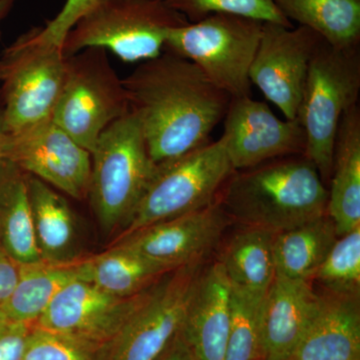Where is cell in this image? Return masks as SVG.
<instances>
[{"label": "cell", "instance_id": "cell-27", "mask_svg": "<svg viewBox=\"0 0 360 360\" xmlns=\"http://www.w3.org/2000/svg\"><path fill=\"white\" fill-rule=\"evenodd\" d=\"M264 295L231 284V326L224 360H264L262 310Z\"/></svg>", "mask_w": 360, "mask_h": 360}, {"label": "cell", "instance_id": "cell-4", "mask_svg": "<svg viewBox=\"0 0 360 360\" xmlns=\"http://www.w3.org/2000/svg\"><path fill=\"white\" fill-rule=\"evenodd\" d=\"M360 47L340 49L323 41L310 61L296 120L304 129V155L328 186L343 115L359 104Z\"/></svg>", "mask_w": 360, "mask_h": 360}, {"label": "cell", "instance_id": "cell-23", "mask_svg": "<svg viewBox=\"0 0 360 360\" xmlns=\"http://www.w3.org/2000/svg\"><path fill=\"white\" fill-rule=\"evenodd\" d=\"M338 238L335 224L328 213L274 234L276 276L312 283Z\"/></svg>", "mask_w": 360, "mask_h": 360}, {"label": "cell", "instance_id": "cell-14", "mask_svg": "<svg viewBox=\"0 0 360 360\" xmlns=\"http://www.w3.org/2000/svg\"><path fill=\"white\" fill-rule=\"evenodd\" d=\"M153 288L120 297L75 278L59 291L34 326L110 347Z\"/></svg>", "mask_w": 360, "mask_h": 360}, {"label": "cell", "instance_id": "cell-11", "mask_svg": "<svg viewBox=\"0 0 360 360\" xmlns=\"http://www.w3.org/2000/svg\"><path fill=\"white\" fill-rule=\"evenodd\" d=\"M323 41L304 26L264 23L250 79L286 120H296L310 61Z\"/></svg>", "mask_w": 360, "mask_h": 360}, {"label": "cell", "instance_id": "cell-25", "mask_svg": "<svg viewBox=\"0 0 360 360\" xmlns=\"http://www.w3.org/2000/svg\"><path fill=\"white\" fill-rule=\"evenodd\" d=\"M75 259L68 262L40 260L35 264H20L18 283L0 311V319L34 324L59 291L77 278Z\"/></svg>", "mask_w": 360, "mask_h": 360}, {"label": "cell", "instance_id": "cell-36", "mask_svg": "<svg viewBox=\"0 0 360 360\" xmlns=\"http://www.w3.org/2000/svg\"><path fill=\"white\" fill-rule=\"evenodd\" d=\"M6 134L2 127L1 120H0V162L4 160V143H6Z\"/></svg>", "mask_w": 360, "mask_h": 360}, {"label": "cell", "instance_id": "cell-18", "mask_svg": "<svg viewBox=\"0 0 360 360\" xmlns=\"http://www.w3.org/2000/svg\"><path fill=\"white\" fill-rule=\"evenodd\" d=\"M314 319L288 360H360V296L322 290Z\"/></svg>", "mask_w": 360, "mask_h": 360}, {"label": "cell", "instance_id": "cell-2", "mask_svg": "<svg viewBox=\"0 0 360 360\" xmlns=\"http://www.w3.org/2000/svg\"><path fill=\"white\" fill-rule=\"evenodd\" d=\"M217 201L233 221L278 233L326 214L328 188L298 155L234 170Z\"/></svg>", "mask_w": 360, "mask_h": 360}, {"label": "cell", "instance_id": "cell-22", "mask_svg": "<svg viewBox=\"0 0 360 360\" xmlns=\"http://www.w3.org/2000/svg\"><path fill=\"white\" fill-rule=\"evenodd\" d=\"M0 248L18 264L41 259L34 231L26 174L13 162H0Z\"/></svg>", "mask_w": 360, "mask_h": 360}, {"label": "cell", "instance_id": "cell-7", "mask_svg": "<svg viewBox=\"0 0 360 360\" xmlns=\"http://www.w3.org/2000/svg\"><path fill=\"white\" fill-rule=\"evenodd\" d=\"M264 23L243 16L212 14L170 30L165 51L198 65L231 98L250 96V70Z\"/></svg>", "mask_w": 360, "mask_h": 360}, {"label": "cell", "instance_id": "cell-33", "mask_svg": "<svg viewBox=\"0 0 360 360\" xmlns=\"http://www.w3.org/2000/svg\"><path fill=\"white\" fill-rule=\"evenodd\" d=\"M20 269V264L0 248V311L18 283Z\"/></svg>", "mask_w": 360, "mask_h": 360}, {"label": "cell", "instance_id": "cell-34", "mask_svg": "<svg viewBox=\"0 0 360 360\" xmlns=\"http://www.w3.org/2000/svg\"><path fill=\"white\" fill-rule=\"evenodd\" d=\"M155 360H200L180 331Z\"/></svg>", "mask_w": 360, "mask_h": 360}, {"label": "cell", "instance_id": "cell-21", "mask_svg": "<svg viewBox=\"0 0 360 360\" xmlns=\"http://www.w3.org/2000/svg\"><path fill=\"white\" fill-rule=\"evenodd\" d=\"M26 179L40 257L49 262L75 259L77 226L75 213L68 200L42 180L28 174Z\"/></svg>", "mask_w": 360, "mask_h": 360}, {"label": "cell", "instance_id": "cell-29", "mask_svg": "<svg viewBox=\"0 0 360 360\" xmlns=\"http://www.w3.org/2000/svg\"><path fill=\"white\" fill-rule=\"evenodd\" d=\"M188 22H196L212 14H231L277 25L292 27L281 13L274 0H165Z\"/></svg>", "mask_w": 360, "mask_h": 360}, {"label": "cell", "instance_id": "cell-28", "mask_svg": "<svg viewBox=\"0 0 360 360\" xmlns=\"http://www.w3.org/2000/svg\"><path fill=\"white\" fill-rule=\"evenodd\" d=\"M312 281L328 292L360 296V226L338 238Z\"/></svg>", "mask_w": 360, "mask_h": 360}, {"label": "cell", "instance_id": "cell-6", "mask_svg": "<svg viewBox=\"0 0 360 360\" xmlns=\"http://www.w3.org/2000/svg\"><path fill=\"white\" fill-rule=\"evenodd\" d=\"M233 172L220 139L160 163L148 191L112 243L144 227L212 205Z\"/></svg>", "mask_w": 360, "mask_h": 360}, {"label": "cell", "instance_id": "cell-30", "mask_svg": "<svg viewBox=\"0 0 360 360\" xmlns=\"http://www.w3.org/2000/svg\"><path fill=\"white\" fill-rule=\"evenodd\" d=\"M110 345H101L33 324L22 360H108Z\"/></svg>", "mask_w": 360, "mask_h": 360}, {"label": "cell", "instance_id": "cell-3", "mask_svg": "<svg viewBox=\"0 0 360 360\" xmlns=\"http://www.w3.org/2000/svg\"><path fill=\"white\" fill-rule=\"evenodd\" d=\"M91 155L89 196L104 231L122 229L158 169L141 123L129 111L101 134Z\"/></svg>", "mask_w": 360, "mask_h": 360}, {"label": "cell", "instance_id": "cell-13", "mask_svg": "<svg viewBox=\"0 0 360 360\" xmlns=\"http://www.w3.org/2000/svg\"><path fill=\"white\" fill-rule=\"evenodd\" d=\"M220 141L234 170L277 158L304 155L307 136L297 120H281L251 96L231 98Z\"/></svg>", "mask_w": 360, "mask_h": 360}, {"label": "cell", "instance_id": "cell-9", "mask_svg": "<svg viewBox=\"0 0 360 360\" xmlns=\"http://www.w3.org/2000/svg\"><path fill=\"white\" fill-rule=\"evenodd\" d=\"M66 59L59 47L30 44L22 37L2 52L0 120L6 134L51 120L65 82Z\"/></svg>", "mask_w": 360, "mask_h": 360}, {"label": "cell", "instance_id": "cell-17", "mask_svg": "<svg viewBox=\"0 0 360 360\" xmlns=\"http://www.w3.org/2000/svg\"><path fill=\"white\" fill-rule=\"evenodd\" d=\"M311 281L274 277L262 302L264 360H288L314 319L319 293Z\"/></svg>", "mask_w": 360, "mask_h": 360}, {"label": "cell", "instance_id": "cell-32", "mask_svg": "<svg viewBox=\"0 0 360 360\" xmlns=\"http://www.w3.org/2000/svg\"><path fill=\"white\" fill-rule=\"evenodd\" d=\"M32 326L0 319V360H22Z\"/></svg>", "mask_w": 360, "mask_h": 360}, {"label": "cell", "instance_id": "cell-24", "mask_svg": "<svg viewBox=\"0 0 360 360\" xmlns=\"http://www.w3.org/2000/svg\"><path fill=\"white\" fill-rule=\"evenodd\" d=\"M274 232L245 226L225 243L217 262L232 285L265 295L276 277Z\"/></svg>", "mask_w": 360, "mask_h": 360}, {"label": "cell", "instance_id": "cell-19", "mask_svg": "<svg viewBox=\"0 0 360 360\" xmlns=\"http://www.w3.org/2000/svg\"><path fill=\"white\" fill-rule=\"evenodd\" d=\"M328 214L338 238L360 226V108L343 115L335 142Z\"/></svg>", "mask_w": 360, "mask_h": 360}, {"label": "cell", "instance_id": "cell-35", "mask_svg": "<svg viewBox=\"0 0 360 360\" xmlns=\"http://www.w3.org/2000/svg\"><path fill=\"white\" fill-rule=\"evenodd\" d=\"M18 0H0V23L8 15ZM1 37V32H0Z\"/></svg>", "mask_w": 360, "mask_h": 360}, {"label": "cell", "instance_id": "cell-16", "mask_svg": "<svg viewBox=\"0 0 360 360\" xmlns=\"http://www.w3.org/2000/svg\"><path fill=\"white\" fill-rule=\"evenodd\" d=\"M231 300V283L222 265L217 260L205 265L180 330L200 360H224Z\"/></svg>", "mask_w": 360, "mask_h": 360}, {"label": "cell", "instance_id": "cell-12", "mask_svg": "<svg viewBox=\"0 0 360 360\" xmlns=\"http://www.w3.org/2000/svg\"><path fill=\"white\" fill-rule=\"evenodd\" d=\"M4 158L70 198H87L91 155L52 120L6 134Z\"/></svg>", "mask_w": 360, "mask_h": 360}, {"label": "cell", "instance_id": "cell-31", "mask_svg": "<svg viewBox=\"0 0 360 360\" xmlns=\"http://www.w3.org/2000/svg\"><path fill=\"white\" fill-rule=\"evenodd\" d=\"M103 1L105 0H66L56 18L46 21L44 26L32 28L21 37L30 44L63 49V41L68 32L85 14Z\"/></svg>", "mask_w": 360, "mask_h": 360}, {"label": "cell", "instance_id": "cell-15", "mask_svg": "<svg viewBox=\"0 0 360 360\" xmlns=\"http://www.w3.org/2000/svg\"><path fill=\"white\" fill-rule=\"evenodd\" d=\"M233 222L215 201L212 205L144 227L112 243L169 269L206 259Z\"/></svg>", "mask_w": 360, "mask_h": 360}, {"label": "cell", "instance_id": "cell-1", "mask_svg": "<svg viewBox=\"0 0 360 360\" xmlns=\"http://www.w3.org/2000/svg\"><path fill=\"white\" fill-rule=\"evenodd\" d=\"M122 84L155 165L210 143L231 103L198 65L167 51L142 61Z\"/></svg>", "mask_w": 360, "mask_h": 360}, {"label": "cell", "instance_id": "cell-5", "mask_svg": "<svg viewBox=\"0 0 360 360\" xmlns=\"http://www.w3.org/2000/svg\"><path fill=\"white\" fill-rule=\"evenodd\" d=\"M188 22L165 0H105L66 35V58L86 49L112 52L125 63H142L165 51L168 32Z\"/></svg>", "mask_w": 360, "mask_h": 360}, {"label": "cell", "instance_id": "cell-20", "mask_svg": "<svg viewBox=\"0 0 360 360\" xmlns=\"http://www.w3.org/2000/svg\"><path fill=\"white\" fill-rule=\"evenodd\" d=\"M75 267L77 279L120 297L139 295L174 270L120 245H110L96 255L78 257Z\"/></svg>", "mask_w": 360, "mask_h": 360}, {"label": "cell", "instance_id": "cell-26", "mask_svg": "<svg viewBox=\"0 0 360 360\" xmlns=\"http://www.w3.org/2000/svg\"><path fill=\"white\" fill-rule=\"evenodd\" d=\"M292 23L321 35L340 49L360 47V0H274Z\"/></svg>", "mask_w": 360, "mask_h": 360}, {"label": "cell", "instance_id": "cell-8", "mask_svg": "<svg viewBox=\"0 0 360 360\" xmlns=\"http://www.w3.org/2000/svg\"><path fill=\"white\" fill-rule=\"evenodd\" d=\"M129 111L122 79L106 51L86 49L68 56L52 122L91 153L104 130Z\"/></svg>", "mask_w": 360, "mask_h": 360}, {"label": "cell", "instance_id": "cell-10", "mask_svg": "<svg viewBox=\"0 0 360 360\" xmlns=\"http://www.w3.org/2000/svg\"><path fill=\"white\" fill-rule=\"evenodd\" d=\"M206 259L182 265L153 285L110 345L108 360H155L179 335Z\"/></svg>", "mask_w": 360, "mask_h": 360}]
</instances>
